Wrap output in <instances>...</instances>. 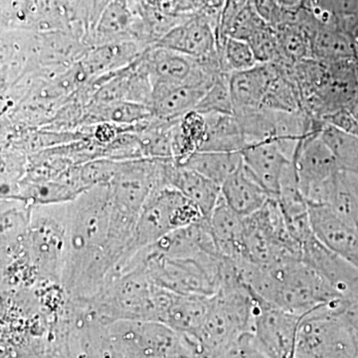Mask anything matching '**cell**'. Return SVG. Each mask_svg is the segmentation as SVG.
Masks as SVG:
<instances>
[{"label":"cell","instance_id":"1","mask_svg":"<svg viewBox=\"0 0 358 358\" xmlns=\"http://www.w3.org/2000/svg\"><path fill=\"white\" fill-rule=\"evenodd\" d=\"M247 287L259 300L299 317L341 298L322 275L296 258L268 266L253 264Z\"/></svg>","mask_w":358,"mask_h":358},{"label":"cell","instance_id":"2","mask_svg":"<svg viewBox=\"0 0 358 358\" xmlns=\"http://www.w3.org/2000/svg\"><path fill=\"white\" fill-rule=\"evenodd\" d=\"M174 294L157 286L141 268H129L110 275L93 298L80 301L106 324L117 320L164 324Z\"/></svg>","mask_w":358,"mask_h":358},{"label":"cell","instance_id":"3","mask_svg":"<svg viewBox=\"0 0 358 358\" xmlns=\"http://www.w3.org/2000/svg\"><path fill=\"white\" fill-rule=\"evenodd\" d=\"M68 203L34 205L30 209L27 254L38 284L61 285L69 246Z\"/></svg>","mask_w":358,"mask_h":358},{"label":"cell","instance_id":"4","mask_svg":"<svg viewBox=\"0 0 358 358\" xmlns=\"http://www.w3.org/2000/svg\"><path fill=\"white\" fill-rule=\"evenodd\" d=\"M257 299L250 289L220 291L211 296L208 312L195 341L204 358H217L251 334Z\"/></svg>","mask_w":358,"mask_h":358},{"label":"cell","instance_id":"5","mask_svg":"<svg viewBox=\"0 0 358 358\" xmlns=\"http://www.w3.org/2000/svg\"><path fill=\"white\" fill-rule=\"evenodd\" d=\"M204 218L206 217L199 207L176 188L171 186L157 188L143 205L126 256L114 273L124 268L141 250L152 246L174 231Z\"/></svg>","mask_w":358,"mask_h":358},{"label":"cell","instance_id":"6","mask_svg":"<svg viewBox=\"0 0 358 358\" xmlns=\"http://www.w3.org/2000/svg\"><path fill=\"white\" fill-rule=\"evenodd\" d=\"M338 300L301 317L294 358L355 357V338L336 312Z\"/></svg>","mask_w":358,"mask_h":358},{"label":"cell","instance_id":"7","mask_svg":"<svg viewBox=\"0 0 358 358\" xmlns=\"http://www.w3.org/2000/svg\"><path fill=\"white\" fill-rule=\"evenodd\" d=\"M141 58L152 83V96L176 87L210 85L218 76L199 59L162 47H148Z\"/></svg>","mask_w":358,"mask_h":358},{"label":"cell","instance_id":"8","mask_svg":"<svg viewBox=\"0 0 358 358\" xmlns=\"http://www.w3.org/2000/svg\"><path fill=\"white\" fill-rule=\"evenodd\" d=\"M301 319L299 315L257 299L251 334L271 358H294Z\"/></svg>","mask_w":358,"mask_h":358},{"label":"cell","instance_id":"9","mask_svg":"<svg viewBox=\"0 0 358 358\" xmlns=\"http://www.w3.org/2000/svg\"><path fill=\"white\" fill-rule=\"evenodd\" d=\"M218 21L195 14L174 26L152 46L162 47L203 60L217 53Z\"/></svg>","mask_w":358,"mask_h":358},{"label":"cell","instance_id":"10","mask_svg":"<svg viewBox=\"0 0 358 358\" xmlns=\"http://www.w3.org/2000/svg\"><path fill=\"white\" fill-rule=\"evenodd\" d=\"M320 131L310 134L301 141L294 157L293 164L303 197L308 190L327 182L341 171L333 152L322 141Z\"/></svg>","mask_w":358,"mask_h":358},{"label":"cell","instance_id":"11","mask_svg":"<svg viewBox=\"0 0 358 358\" xmlns=\"http://www.w3.org/2000/svg\"><path fill=\"white\" fill-rule=\"evenodd\" d=\"M301 260L324 278L341 298L358 292V268L313 236L301 246Z\"/></svg>","mask_w":358,"mask_h":358},{"label":"cell","instance_id":"12","mask_svg":"<svg viewBox=\"0 0 358 358\" xmlns=\"http://www.w3.org/2000/svg\"><path fill=\"white\" fill-rule=\"evenodd\" d=\"M308 206L310 222L317 239L358 268V228L341 220L327 205Z\"/></svg>","mask_w":358,"mask_h":358},{"label":"cell","instance_id":"13","mask_svg":"<svg viewBox=\"0 0 358 358\" xmlns=\"http://www.w3.org/2000/svg\"><path fill=\"white\" fill-rule=\"evenodd\" d=\"M166 176L169 186L196 205L204 217H210L222 199L220 185L173 159L166 160Z\"/></svg>","mask_w":358,"mask_h":358},{"label":"cell","instance_id":"14","mask_svg":"<svg viewBox=\"0 0 358 358\" xmlns=\"http://www.w3.org/2000/svg\"><path fill=\"white\" fill-rule=\"evenodd\" d=\"M244 166L265 188L271 196L278 197L285 169L291 160L284 155L275 141L254 143L245 148Z\"/></svg>","mask_w":358,"mask_h":358},{"label":"cell","instance_id":"15","mask_svg":"<svg viewBox=\"0 0 358 358\" xmlns=\"http://www.w3.org/2000/svg\"><path fill=\"white\" fill-rule=\"evenodd\" d=\"M274 71V63H268L230 74V92L234 115L262 108Z\"/></svg>","mask_w":358,"mask_h":358},{"label":"cell","instance_id":"16","mask_svg":"<svg viewBox=\"0 0 358 358\" xmlns=\"http://www.w3.org/2000/svg\"><path fill=\"white\" fill-rule=\"evenodd\" d=\"M147 49L136 41L115 42L94 47L82 57L80 63L92 81L128 67Z\"/></svg>","mask_w":358,"mask_h":358},{"label":"cell","instance_id":"17","mask_svg":"<svg viewBox=\"0 0 358 358\" xmlns=\"http://www.w3.org/2000/svg\"><path fill=\"white\" fill-rule=\"evenodd\" d=\"M224 201L239 215L256 213L271 199L270 193L242 166L221 185Z\"/></svg>","mask_w":358,"mask_h":358},{"label":"cell","instance_id":"18","mask_svg":"<svg viewBox=\"0 0 358 358\" xmlns=\"http://www.w3.org/2000/svg\"><path fill=\"white\" fill-rule=\"evenodd\" d=\"M207 219L221 256L247 260L244 247L245 217L221 199Z\"/></svg>","mask_w":358,"mask_h":358},{"label":"cell","instance_id":"19","mask_svg":"<svg viewBox=\"0 0 358 358\" xmlns=\"http://www.w3.org/2000/svg\"><path fill=\"white\" fill-rule=\"evenodd\" d=\"M134 23L136 16L129 7L128 0H112L103 11L92 33V47L115 42L136 41Z\"/></svg>","mask_w":358,"mask_h":358},{"label":"cell","instance_id":"20","mask_svg":"<svg viewBox=\"0 0 358 358\" xmlns=\"http://www.w3.org/2000/svg\"><path fill=\"white\" fill-rule=\"evenodd\" d=\"M213 83V82H212ZM210 85H187L152 96V115L162 121H176L195 110Z\"/></svg>","mask_w":358,"mask_h":358},{"label":"cell","instance_id":"21","mask_svg":"<svg viewBox=\"0 0 358 358\" xmlns=\"http://www.w3.org/2000/svg\"><path fill=\"white\" fill-rule=\"evenodd\" d=\"M310 39L313 58L324 64L357 59L355 37L336 26L320 25Z\"/></svg>","mask_w":358,"mask_h":358},{"label":"cell","instance_id":"22","mask_svg":"<svg viewBox=\"0 0 358 358\" xmlns=\"http://www.w3.org/2000/svg\"><path fill=\"white\" fill-rule=\"evenodd\" d=\"M211 296L174 294L164 324L190 338H196L203 324Z\"/></svg>","mask_w":358,"mask_h":358},{"label":"cell","instance_id":"23","mask_svg":"<svg viewBox=\"0 0 358 358\" xmlns=\"http://www.w3.org/2000/svg\"><path fill=\"white\" fill-rule=\"evenodd\" d=\"M203 115L206 121V136L200 150L223 152H243L247 147L246 140H245L240 122L235 115L214 113V114Z\"/></svg>","mask_w":358,"mask_h":358},{"label":"cell","instance_id":"24","mask_svg":"<svg viewBox=\"0 0 358 358\" xmlns=\"http://www.w3.org/2000/svg\"><path fill=\"white\" fill-rule=\"evenodd\" d=\"M182 166L192 169L210 179L219 185H222L233 173L243 164V155L241 152H199L188 157Z\"/></svg>","mask_w":358,"mask_h":358},{"label":"cell","instance_id":"25","mask_svg":"<svg viewBox=\"0 0 358 358\" xmlns=\"http://www.w3.org/2000/svg\"><path fill=\"white\" fill-rule=\"evenodd\" d=\"M282 64L294 65L313 58L310 34L296 22L284 23L275 27Z\"/></svg>","mask_w":358,"mask_h":358},{"label":"cell","instance_id":"26","mask_svg":"<svg viewBox=\"0 0 358 358\" xmlns=\"http://www.w3.org/2000/svg\"><path fill=\"white\" fill-rule=\"evenodd\" d=\"M320 136L333 152L341 171L358 176V136L327 124L322 126Z\"/></svg>","mask_w":358,"mask_h":358},{"label":"cell","instance_id":"27","mask_svg":"<svg viewBox=\"0 0 358 358\" xmlns=\"http://www.w3.org/2000/svg\"><path fill=\"white\" fill-rule=\"evenodd\" d=\"M217 52L224 73L232 74L252 69L259 65L248 42L226 37L217 39Z\"/></svg>","mask_w":358,"mask_h":358},{"label":"cell","instance_id":"28","mask_svg":"<svg viewBox=\"0 0 358 358\" xmlns=\"http://www.w3.org/2000/svg\"><path fill=\"white\" fill-rule=\"evenodd\" d=\"M229 77L230 74L221 73L214 79L213 83L195 108V112L202 115L214 114V113L234 115Z\"/></svg>","mask_w":358,"mask_h":358},{"label":"cell","instance_id":"29","mask_svg":"<svg viewBox=\"0 0 358 358\" xmlns=\"http://www.w3.org/2000/svg\"><path fill=\"white\" fill-rule=\"evenodd\" d=\"M248 43L255 54L259 64L282 62L277 33L272 26L267 25L256 33L249 40Z\"/></svg>","mask_w":358,"mask_h":358},{"label":"cell","instance_id":"30","mask_svg":"<svg viewBox=\"0 0 358 358\" xmlns=\"http://www.w3.org/2000/svg\"><path fill=\"white\" fill-rule=\"evenodd\" d=\"M267 25H268V23L261 17L260 14L257 13L255 6L252 3V0H250L247 6L238 14L236 20L230 26L225 38L232 37V38L248 42L256 33Z\"/></svg>","mask_w":358,"mask_h":358},{"label":"cell","instance_id":"31","mask_svg":"<svg viewBox=\"0 0 358 358\" xmlns=\"http://www.w3.org/2000/svg\"><path fill=\"white\" fill-rule=\"evenodd\" d=\"M257 13L273 28L289 22L292 9L286 8L279 0H252Z\"/></svg>","mask_w":358,"mask_h":358},{"label":"cell","instance_id":"32","mask_svg":"<svg viewBox=\"0 0 358 358\" xmlns=\"http://www.w3.org/2000/svg\"><path fill=\"white\" fill-rule=\"evenodd\" d=\"M217 358H271L257 343L253 334H245L243 338Z\"/></svg>","mask_w":358,"mask_h":358},{"label":"cell","instance_id":"33","mask_svg":"<svg viewBox=\"0 0 358 358\" xmlns=\"http://www.w3.org/2000/svg\"><path fill=\"white\" fill-rule=\"evenodd\" d=\"M322 121L339 131L358 136V122L348 108L334 110L322 117Z\"/></svg>","mask_w":358,"mask_h":358},{"label":"cell","instance_id":"34","mask_svg":"<svg viewBox=\"0 0 358 358\" xmlns=\"http://www.w3.org/2000/svg\"><path fill=\"white\" fill-rule=\"evenodd\" d=\"M70 353L71 358H91L86 352H85L82 346L80 345L78 339H74V341L71 343Z\"/></svg>","mask_w":358,"mask_h":358},{"label":"cell","instance_id":"35","mask_svg":"<svg viewBox=\"0 0 358 358\" xmlns=\"http://www.w3.org/2000/svg\"><path fill=\"white\" fill-rule=\"evenodd\" d=\"M44 358H71L67 353L61 352H46Z\"/></svg>","mask_w":358,"mask_h":358}]
</instances>
